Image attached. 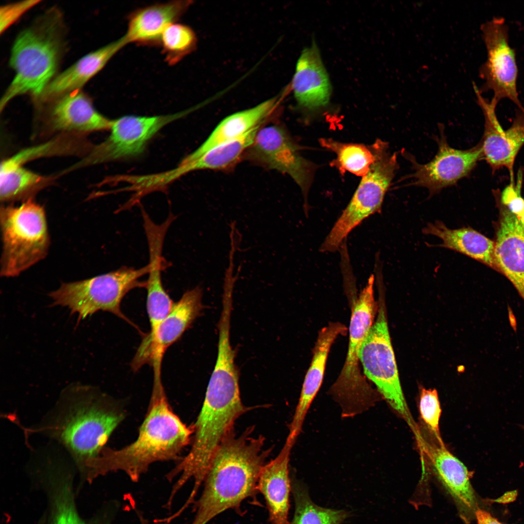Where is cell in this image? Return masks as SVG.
Segmentation results:
<instances>
[{"label":"cell","mask_w":524,"mask_h":524,"mask_svg":"<svg viewBox=\"0 0 524 524\" xmlns=\"http://www.w3.org/2000/svg\"><path fill=\"white\" fill-rule=\"evenodd\" d=\"M236 355V350L229 340L218 342L215 366L201 411L193 426L195 435L192 447L170 471L173 477L179 476L177 482L180 486L193 479V489L199 490L217 448L233 430L235 421L248 410L241 398Z\"/></svg>","instance_id":"cell-1"},{"label":"cell","mask_w":524,"mask_h":524,"mask_svg":"<svg viewBox=\"0 0 524 524\" xmlns=\"http://www.w3.org/2000/svg\"><path fill=\"white\" fill-rule=\"evenodd\" d=\"M64 398L59 412L45 427L69 452L82 477L91 482L104 446L125 413L109 396L88 386L71 387Z\"/></svg>","instance_id":"cell-2"},{"label":"cell","mask_w":524,"mask_h":524,"mask_svg":"<svg viewBox=\"0 0 524 524\" xmlns=\"http://www.w3.org/2000/svg\"><path fill=\"white\" fill-rule=\"evenodd\" d=\"M253 432L250 427L236 436L233 430L221 442L211 460L191 524H206L258 490L260 472L272 450L264 448V437L254 436Z\"/></svg>","instance_id":"cell-3"},{"label":"cell","mask_w":524,"mask_h":524,"mask_svg":"<svg viewBox=\"0 0 524 524\" xmlns=\"http://www.w3.org/2000/svg\"><path fill=\"white\" fill-rule=\"evenodd\" d=\"M194 432L170 407L163 384L153 385L147 414L136 440L120 449L106 448L97 467L98 476L124 472L137 482L155 462L175 459L189 443Z\"/></svg>","instance_id":"cell-4"},{"label":"cell","mask_w":524,"mask_h":524,"mask_svg":"<svg viewBox=\"0 0 524 524\" xmlns=\"http://www.w3.org/2000/svg\"><path fill=\"white\" fill-rule=\"evenodd\" d=\"M55 27L41 23L17 36L9 60L15 75L1 98L0 110L21 95L30 94L36 100L54 78L61 50Z\"/></svg>","instance_id":"cell-5"},{"label":"cell","mask_w":524,"mask_h":524,"mask_svg":"<svg viewBox=\"0 0 524 524\" xmlns=\"http://www.w3.org/2000/svg\"><path fill=\"white\" fill-rule=\"evenodd\" d=\"M375 278L371 275L353 304L349 326V344L345 360L330 392L345 417L362 413L372 407L377 394L361 374L359 352L362 343L374 323L378 305L374 297Z\"/></svg>","instance_id":"cell-6"},{"label":"cell","mask_w":524,"mask_h":524,"mask_svg":"<svg viewBox=\"0 0 524 524\" xmlns=\"http://www.w3.org/2000/svg\"><path fill=\"white\" fill-rule=\"evenodd\" d=\"M148 264L136 268L123 266L88 279L63 283L49 294L51 306L68 308L70 314L77 313V324L99 311L111 312L133 325L121 310L122 299L131 290L146 288V281L140 280L148 274Z\"/></svg>","instance_id":"cell-7"},{"label":"cell","mask_w":524,"mask_h":524,"mask_svg":"<svg viewBox=\"0 0 524 524\" xmlns=\"http://www.w3.org/2000/svg\"><path fill=\"white\" fill-rule=\"evenodd\" d=\"M0 275L13 277L47 255L50 241L45 210L32 199L0 208Z\"/></svg>","instance_id":"cell-8"},{"label":"cell","mask_w":524,"mask_h":524,"mask_svg":"<svg viewBox=\"0 0 524 524\" xmlns=\"http://www.w3.org/2000/svg\"><path fill=\"white\" fill-rule=\"evenodd\" d=\"M371 147L375 160L320 246L321 252L337 250L355 228L381 211L385 194L398 168L397 155L391 153L388 144L381 140H377Z\"/></svg>","instance_id":"cell-9"},{"label":"cell","mask_w":524,"mask_h":524,"mask_svg":"<svg viewBox=\"0 0 524 524\" xmlns=\"http://www.w3.org/2000/svg\"><path fill=\"white\" fill-rule=\"evenodd\" d=\"M190 111L149 116L128 115L113 119L109 136L100 144L93 146L81 160L62 173L138 156L144 151L149 141L160 130L186 115Z\"/></svg>","instance_id":"cell-10"},{"label":"cell","mask_w":524,"mask_h":524,"mask_svg":"<svg viewBox=\"0 0 524 524\" xmlns=\"http://www.w3.org/2000/svg\"><path fill=\"white\" fill-rule=\"evenodd\" d=\"M359 358L366 377L391 407L414 427L402 390L384 307L380 303L377 320L362 343Z\"/></svg>","instance_id":"cell-11"},{"label":"cell","mask_w":524,"mask_h":524,"mask_svg":"<svg viewBox=\"0 0 524 524\" xmlns=\"http://www.w3.org/2000/svg\"><path fill=\"white\" fill-rule=\"evenodd\" d=\"M481 30L487 58L479 68L484 81L478 88L480 92L492 91L493 103L497 105L501 99L508 98L524 112L518 92L516 51L510 45L509 28L505 18L494 16L481 25Z\"/></svg>","instance_id":"cell-12"},{"label":"cell","mask_w":524,"mask_h":524,"mask_svg":"<svg viewBox=\"0 0 524 524\" xmlns=\"http://www.w3.org/2000/svg\"><path fill=\"white\" fill-rule=\"evenodd\" d=\"M74 477L73 471L63 464L49 465L39 473L36 481L47 504L39 524H112L119 502L109 501L90 518H82L76 503Z\"/></svg>","instance_id":"cell-13"},{"label":"cell","mask_w":524,"mask_h":524,"mask_svg":"<svg viewBox=\"0 0 524 524\" xmlns=\"http://www.w3.org/2000/svg\"><path fill=\"white\" fill-rule=\"evenodd\" d=\"M246 153L250 159L267 168L289 175L306 197L313 180V164L304 158L286 130L278 125L259 129Z\"/></svg>","instance_id":"cell-14"},{"label":"cell","mask_w":524,"mask_h":524,"mask_svg":"<svg viewBox=\"0 0 524 524\" xmlns=\"http://www.w3.org/2000/svg\"><path fill=\"white\" fill-rule=\"evenodd\" d=\"M202 295V289L198 286L186 291L175 302L154 335L143 338L132 361L133 370L136 371L147 363L153 368V378L161 377L162 362L165 351L201 315L204 308Z\"/></svg>","instance_id":"cell-15"},{"label":"cell","mask_w":524,"mask_h":524,"mask_svg":"<svg viewBox=\"0 0 524 524\" xmlns=\"http://www.w3.org/2000/svg\"><path fill=\"white\" fill-rule=\"evenodd\" d=\"M438 151L429 163L421 164L410 156L414 172L411 185L426 187L431 195L455 184L467 176L482 157L481 144L467 150L450 147L444 135L438 140Z\"/></svg>","instance_id":"cell-16"},{"label":"cell","mask_w":524,"mask_h":524,"mask_svg":"<svg viewBox=\"0 0 524 524\" xmlns=\"http://www.w3.org/2000/svg\"><path fill=\"white\" fill-rule=\"evenodd\" d=\"M477 102L485 117V130L481 146L482 157L493 171L505 167L508 169L510 182H514L513 166L516 156L524 145V112L514 120L512 125L504 130L497 119V105L485 98L473 82Z\"/></svg>","instance_id":"cell-17"},{"label":"cell","mask_w":524,"mask_h":524,"mask_svg":"<svg viewBox=\"0 0 524 524\" xmlns=\"http://www.w3.org/2000/svg\"><path fill=\"white\" fill-rule=\"evenodd\" d=\"M55 100L47 120L51 130L81 135L110 130L113 120L99 113L90 98L81 91L69 93Z\"/></svg>","instance_id":"cell-18"},{"label":"cell","mask_w":524,"mask_h":524,"mask_svg":"<svg viewBox=\"0 0 524 524\" xmlns=\"http://www.w3.org/2000/svg\"><path fill=\"white\" fill-rule=\"evenodd\" d=\"M347 328L340 322H330L319 332L312 359L303 383L298 402L289 426L287 438L295 441L301 431L308 411L322 384L330 347L336 338L345 335Z\"/></svg>","instance_id":"cell-19"},{"label":"cell","mask_w":524,"mask_h":524,"mask_svg":"<svg viewBox=\"0 0 524 524\" xmlns=\"http://www.w3.org/2000/svg\"><path fill=\"white\" fill-rule=\"evenodd\" d=\"M427 454L439 479L453 497L459 513L465 522L475 517L477 500L465 465L443 445L431 446Z\"/></svg>","instance_id":"cell-20"},{"label":"cell","mask_w":524,"mask_h":524,"mask_svg":"<svg viewBox=\"0 0 524 524\" xmlns=\"http://www.w3.org/2000/svg\"><path fill=\"white\" fill-rule=\"evenodd\" d=\"M295 442L287 438L278 456L261 469L257 489L264 496L272 524H290L288 520L291 489L289 463Z\"/></svg>","instance_id":"cell-21"},{"label":"cell","mask_w":524,"mask_h":524,"mask_svg":"<svg viewBox=\"0 0 524 524\" xmlns=\"http://www.w3.org/2000/svg\"><path fill=\"white\" fill-rule=\"evenodd\" d=\"M190 0H174L138 9L128 17V29L123 36L126 44L160 45L165 28L176 22L191 4Z\"/></svg>","instance_id":"cell-22"},{"label":"cell","mask_w":524,"mask_h":524,"mask_svg":"<svg viewBox=\"0 0 524 524\" xmlns=\"http://www.w3.org/2000/svg\"><path fill=\"white\" fill-rule=\"evenodd\" d=\"M292 87L299 104L307 109H317L328 102L331 86L315 44L302 51L296 63Z\"/></svg>","instance_id":"cell-23"},{"label":"cell","mask_w":524,"mask_h":524,"mask_svg":"<svg viewBox=\"0 0 524 524\" xmlns=\"http://www.w3.org/2000/svg\"><path fill=\"white\" fill-rule=\"evenodd\" d=\"M121 38L90 52L55 77L36 101L46 102L80 90L98 73L121 49L126 45Z\"/></svg>","instance_id":"cell-24"},{"label":"cell","mask_w":524,"mask_h":524,"mask_svg":"<svg viewBox=\"0 0 524 524\" xmlns=\"http://www.w3.org/2000/svg\"><path fill=\"white\" fill-rule=\"evenodd\" d=\"M495 243L500 272L524 300V225L508 209L503 211Z\"/></svg>","instance_id":"cell-25"},{"label":"cell","mask_w":524,"mask_h":524,"mask_svg":"<svg viewBox=\"0 0 524 524\" xmlns=\"http://www.w3.org/2000/svg\"><path fill=\"white\" fill-rule=\"evenodd\" d=\"M424 234L439 238V245L463 254L500 272L495 257V243L470 227L448 228L440 221L427 224Z\"/></svg>","instance_id":"cell-26"},{"label":"cell","mask_w":524,"mask_h":524,"mask_svg":"<svg viewBox=\"0 0 524 524\" xmlns=\"http://www.w3.org/2000/svg\"><path fill=\"white\" fill-rule=\"evenodd\" d=\"M277 104L275 98L256 106L233 113L224 118L196 149L185 157L196 158L207 151L236 140L260 127L270 115Z\"/></svg>","instance_id":"cell-27"},{"label":"cell","mask_w":524,"mask_h":524,"mask_svg":"<svg viewBox=\"0 0 524 524\" xmlns=\"http://www.w3.org/2000/svg\"><path fill=\"white\" fill-rule=\"evenodd\" d=\"M259 128L252 130L236 140L212 148L196 158H184L176 167L177 173L180 177L196 170H224L232 167L247 152Z\"/></svg>","instance_id":"cell-28"},{"label":"cell","mask_w":524,"mask_h":524,"mask_svg":"<svg viewBox=\"0 0 524 524\" xmlns=\"http://www.w3.org/2000/svg\"><path fill=\"white\" fill-rule=\"evenodd\" d=\"M53 178L38 174L24 167L4 160L0 169V198L1 202L24 201L47 186Z\"/></svg>","instance_id":"cell-29"},{"label":"cell","mask_w":524,"mask_h":524,"mask_svg":"<svg viewBox=\"0 0 524 524\" xmlns=\"http://www.w3.org/2000/svg\"><path fill=\"white\" fill-rule=\"evenodd\" d=\"M82 135L61 133L46 143L24 148L4 161L10 164L23 165L29 161L41 157L82 153L86 155L93 146Z\"/></svg>","instance_id":"cell-30"},{"label":"cell","mask_w":524,"mask_h":524,"mask_svg":"<svg viewBox=\"0 0 524 524\" xmlns=\"http://www.w3.org/2000/svg\"><path fill=\"white\" fill-rule=\"evenodd\" d=\"M319 142L322 147L335 153L336 158L331 164L341 174L348 171L363 177L368 173L375 160V154L371 146L343 143L330 138H322Z\"/></svg>","instance_id":"cell-31"},{"label":"cell","mask_w":524,"mask_h":524,"mask_svg":"<svg viewBox=\"0 0 524 524\" xmlns=\"http://www.w3.org/2000/svg\"><path fill=\"white\" fill-rule=\"evenodd\" d=\"M292 491L295 509L290 524H341L349 516V512L344 510L317 506L302 486L294 484Z\"/></svg>","instance_id":"cell-32"},{"label":"cell","mask_w":524,"mask_h":524,"mask_svg":"<svg viewBox=\"0 0 524 524\" xmlns=\"http://www.w3.org/2000/svg\"><path fill=\"white\" fill-rule=\"evenodd\" d=\"M196 41L190 27L177 23L169 25L164 30L160 42L165 61L170 66L176 65L194 50Z\"/></svg>","instance_id":"cell-33"},{"label":"cell","mask_w":524,"mask_h":524,"mask_svg":"<svg viewBox=\"0 0 524 524\" xmlns=\"http://www.w3.org/2000/svg\"><path fill=\"white\" fill-rule=\"evenodd\" d=\"M419 410L421 416L428 428L442 443L439 429L442 412L440 403L435 389H422L420 395Z\"/></svg>","instance_id":"cell-34"},{"label":"cell","mask_w":524,"mask_h":524,"mask_svg":"<svg viewBox=\"0 0 524 524\" xmlns=\"http://www.w3.org/2000/svg\"><path fill=\"white\" fill-rule=\"evenodd\" d=\"M40 0H29L5 5L0 7V31L4 32L22 15L34 6Z\"/></svg>","instance_id":"cell-35"},{"label":"cell","mask_w":524,"mask_h":524,"mask_svg":"<svg viewBox=\"0 0 524 524\" xmlns=\"http://www.w3.org/2000/svg\"><path fill=\"white\" fill-rule=\"evenodd\" d=\"M522 174H519V178L517 185L515 186L514 182H510L506 186L501 194V201L508 207V210L519 219L524 213V199L521 196Z\"/></svg>","instance_id":"cell-36"},{"label":"cell","mask_w":524,"mask_h":524,"mask_svg":"<svg viewBox=\"0 0 524 524\" xmlns=\"http://www.w3.org/2000/svg\"><path fill=\"white\" fill-rule=\"evenodd\" d=\"M478 524H503L486 510L478 508L475 513Z\"/></svg>","instance_id":"cell-37"},{"label":"cell","mask_w":524,"mask_h":524,"mask_svg":"<svg viewBox=\"0 0 524 524\" xmlns=\"http://www.w3.org/2000/svg\"><path fill=\"white\" fill-rule=\"evenodd\" d=\"M126 176H127V175H125V176H124V178H123V181H124V182H126ZM125 190H127V191H128V190H127V187H126V188H125ZM131 201H132V202H133L134 203H138V202H139V201H135V200H134V199H133L132 198V196H131Z\"/></svg>","instance_id":"cell-38"},{"label":"cell","mask_w":524,"mask_h":524,"mask_svg":"<svg viewBox=\"0 0 524 524\" xmlns=\"http://www.w3.org/2000/svg\"><path fill=\"white\" fill-rule=\"evenodd\" d=\"M519 219L520 220L521 222L524 225V213Z\"/></svg>","instance_id":"cell-39"},{"label":"cell","mask_w":524,"mask_h":524,"mask_svg":"<svg viewBox=\"0 0 524 524\" xmlns=\"http://www.w3.org/2000/svg\"><path fill=\"white\" fill-rule=\"evenodd\" d=\"M521 427L524 430V425L521 426Z\"/></svg>","instance_id":"cell-40"}]
</instances>
